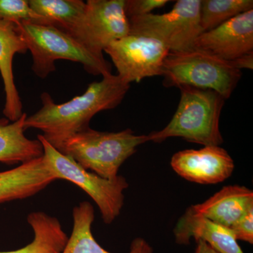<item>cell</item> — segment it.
Wrapping results in <instances>:
<instances>
[{
	"label": "cell",
	"mask_w": 253,
	"mask_h": 253,
	"mask_svg": "<svg viewBox=\"0 0 253 253\" xmlns=\"http://www.w3.org/2000/svg\"><path fill=\"white\" fill-rule=\"evenodd\" d=\"M253 9V0H201L200 26L206 32Z\"/></svg>",
	"instance_id": "ffe728a7"
},
{
	"label": "cell",
	"mask_w": 253,
	"mask_h": 253,
	"mask_svg": "<svg viewBox=\"0 0 253 253\" xmlns=\"http://www.w3.org/2000/svg\"><path fill=\"white\" fill-rule=\"evenodd\" d=\"M27 114L14 122L0 119V163L15 165L28 162L44 156L42 144L38 139L25 136L24 123Z\"/></svg>",
	"instance_id": "e0dca14e"
},
{
	"label": "cell",
	"mask_w": 253,
	"mask_h": 253,
	"mask_svg": "<svg viewBox=\"0 0 253 253\" xmlns=\"http://www.w3.org/2000/svg\"><path fill=\"white\" fill-rule=\"evenodd\" d=\"M168 0H125V12L127 18L151 14L169 2Z\"/></svg>",
	"instance_id": "7402d4cb"
},
{
	"label": "cell",
	"mask_w": 253,
	"mask_h": 253,
	"mask_svg": "<svg viewBox=\"0 0 253 253\" xmlns=\"http://www.w3.org/2000/svg\"><path fill=\"white\" fill-rule=\"evenodd\" d=\"M73 218L72 233L63 253H112L101 247L93 236L94 209L90 203L83 201L74 207ZM128 253H154V250L146 240L136 238L131 241Z\"/></svg>",
	"instance_id": "2e32d148"
},
{
	"label": "cell",
	"mask_w": 253,
	"mask_h": 253,
	"mask_svg": "<svg viewBox=\"0 0 253 253\" xmlns=\"http://www.w3.org/2000/svg\"><path fill=\"white\" fill-rule=\"evenodd\" d=\"M194 49L228 62L253 52V9L231 18L195 40Z\"/></svg>",
	"instance_id": "30bf717a"
},
{
	"label": "cell",
	"mask_w": 253,
	"mask_h": 253,
	"mask_svg": "<svg viewBox=\"0 0 253 253\" xmlns=\"http://www.w3.org/2000/svg\"><path fill=\"white\" fill-rule=\"evenodd\" d=\"M236 239L253 244V209L240 218L231 228Z\"/></svg>",
	"instance_id": "603a6c76"
},
{
	"label": "cell",
	"mask_w": 253,
	"mask_h": 253,
	"mask_svg": "<svg viewBox=\"0 0 253 253\" xmlns=\"http://www.w3.org/2000/svg\"><path fill=\"white\" fill-rule=\"evenodd\" d=\"M146 142V135H136L130 129L109 132L89 127L70 136L55 149L86 170L111 180L117 177L120 168L135 154L136 148Z\"/></svg>",
	"instance_id": "3957f363"
},
{
	"label": "cell",
	"mask_w": 253,
	"mask_h": 253,
	"mask_svg": "<svg viewBox=\"0 0 253 253\" xmlns=\"http://www.w3.org/2000/svg\"><path fill=\"white\" fill-rule=\"evenodd\" d=\"M169 51V48L156 38L129 33L104 50L117 69L118 77L129 84L162 76L163 62Z\"/></svg>",
	"instance_id": "9c48e42d"
},
{
	"label": "cell",
	"mask_w": 253,
	"mask_h": 253,
	"mask_svg": "<svg viewBox=\"0 0 253 253\" xmlns=\"http://www.w3.org/2000/svg\"><path fill=\"white\" fill-rule=\"evenodd\" d=\"M170 163L176 174L201 184L222 182L230 177L235 168L230 155L219 146L179 151L173 155Z\"/></svg>",
	"instance_id": "8fae6325"
},
{
	"label": "cell",
	"mask_w": 253,
	"mask_h": 253,
	"mask_svg": "<svg viewBox=\"0 0 253 253\" xmlns=\"http://www.w3.org/2000/svg\"><path fill=\"white\" fill-rule=\"evenodd\" d=\"M56 180L44 156L0 172V204L31 197Z\"/></svg>",
	"instance_id": "7c38bea8"
},
{
	"label": "cell",
	"mask_w": 253,
	"mask_h": 253,
	"mask_svg": "<svg viewBox=\"0 0 253 253\" xmlns=\"http://www.w3.org/2000/svg\"><path fill=\"white\" fill-rule=\"evenodd\" d=\"M163 85L166 87L190 86L211 89L228 99L242 76L231 62L193 49L169 51L162 67Z\"/></svg>",
	"instance_id": "5b68a950"
},
{
	"label": "cell",
	"mask_w": 253,
	"mask_h": 253,
	"mask_svg": "<svg viewBox=\"0 0 253 253\" xmlns=\"http://www.w3.org/2000/svg\"><path fill=\"white\" fill-rule=\"evenodd\" d=\"M201 0H178L169 12L128 18L129 34L156 38L169 48L181 51L193 49L202 33L200 26Z\"/></svg>",
	"instance_id": "52a82bcc"
},
{
	"label": "cell",
	"mask_w": 253,
	"mask_h": 253,
	"mask_svg": "<svg viewBox=\"0 0 253 253\" xmlns=\"http://www.w3.org/2000/svg\"><path fill=\"white\" fill-rule=\"evenodd\" d=\"M129 33L125 0H88L81 19L67 34L91 54L104 59L105 49Z\"/></svg>",
	"instance_id": "ba28073f"
},
{
	"label": "cell",
	"mask_w": 253,
	"mask_h": 253,
	"mask_svg": "<svg viewBox=\"0 0 253 253\" xmlns=\"http://www.w3.org/2000/svg\"><path fill=\"white\" fill-rule=\"evenodd\" d=\"M27 220L34 233L31 244L0 253H63L69 237L57 218L44 212H33L28 214Z\"/></svg>",
	"instance_id": "ac0fdd59"
},
{
	"label": "cell",
	"mask_w": 253,
	"mask_h": 253,
	"mask_svg": "<svg viewBox=\"0 0 253 253\" xmlns=\"http://www.w3.org/2000/svg\"><path fill=\"white\" fill-rule=\"evenodd\" d=\"M191 208L200 215L231 229L253 209V191L243 186H226L205 202Z\"/></svg>",
	"instance_id": "9a60e30c"
},
{
	"label": "cell",
	"mask_w": 253,
	"mask_h": 253,
	"mask_svg": "<svg viewBox=\"0 0 253 253\" xmlns=\"http://www.w3.org/2000/svg\"><path fill=\"white\" fill-rule=\"evenodd\" d=\"M94 82L80 96L56 104L47 92L41 94L42 106L26 118L25 129L42 131L44 139L56 149L68 137L88 129L91 118L101 111L117 107L129 90L130 84L112 73Z\"/></svg>",
	"instance_id": "6da1fadb"
},
{
	"label": "cell",
	"mask_w": 253,
	"mask_h": 253,
	"mask_svg": "<svg viewBox=\"0 0 253 253\" xmlns=\"http://www.w3.org/2000/svg\"><path fill=\"white\" fill-rule=\"evenodd\" d=\"M33 57L32 70L44 79L56 71L55 61L68 60L81 63L93 76L111 73V64L97 57L82 46L72 37L53 26L25 21L16 23Z\"/></svg>",
	"instance_id": "277c9868"
},
{
	"label": "cell",
	"mask_w": 253,
	"mask_h": 253,
	"mask_svg": "<svg viewBox=\"0 0 253 253\" xmlns=\"http://www.w3.org/2000/svg\"><path fill=\"white\" fill-rule=\"evenodd\" d=\"M196 243H197V246L194 253H218L204 241H198Z\"/></svg>",
	"instance_id": "d4e9b609"
},
{
	"label": "cell",
	"mask_w": 253,
	"mask_h": 253,
	"mask_svg": "<svg viewBox=\"0 0 253 253\" xmlns=\"http://www.w3.org/2000/svg\"><path fill=\"white\" fill-rule=\"evenodd\" d=\"M232 64L234 67L239 70H242L244 68L246 69L253 70V52L251 54L245 55L242 57L232 61Z\"/></svg>",
	"instance_id": "cb8c5ba5"
},
{
	"label": "cell",
	"mask_w": 253,
	"mask_h": 253,
	"mask_svg": "<svg viewBox=\"0 0 253 253\" xmlns=\"http://www.w3.org/2000/svg\"><path fill=\"white\" fill-rule=\"evenodd\" d=\"M31 9L41 18V25L68 33L81 19L86 1L83 0H28Z\"/></svg>",
	"instance_id": "d6986e66"
},
{
	"label": "cell",
	"mask_w": 253,
	"mask_h": 253,
	"mask_svg": "<svg viewBox=\"0 0 253 253\" xmlns=\"http://www.w3.org/2000/svg\"><path fill=\"white\" fill-rule=\"evenodd\" d=\"M176 244L187 246L191 239L204 241L218 253H244L230 229L200 215L190 206L174 229Z\"/></svg>",
	"instance_id": "4fadbf2b"
},
{
	"label": "cell",
	"mask_w": 253,
	"mask_h": 253,
	"mask_svg": "<svg viewBox=\"0 0 253 253\" xmlns=\"http://www.w3.org/2000/svg\"><path fill=\"white\" fill-rule=\"evenodd\" d=\"M0 21L40 24L41 18L31 9L28 0H0Z\"/></svg>",
	"instance_id": "44dd1931"
},
{
	"label": "cell",
	"mask_w": 253,
	"mask_h": 253,
	"mask_svg": "<svg viewBox=\"0 0 253 253\" xmlns=\"http://www.w3.org/2000/svg\"><path fill=\"white\" fill-rule=\"evenodd\" d=\"M179 89L180 101L170 122L161 130L146 135L148 141L161 143L168 138L181 137L204 146L222 144L219 118L226 99L211 89L190 86Z\"/></svg>",
	"instance_id": "7a4b0ae2"
},
{
	"label": "cell",
	"mask_w": 253,
	"mask_h": 253,
	"mask_svg": "<svg viewBox=\"0 0 253 253\" xmlns=\"http://www.w3.org/2000/svg\"><path fill=\"white\" fill-rule=\"evenodd\" d=\"M38 139L42 144L46 163L57 179L71 181L79 186L97 205L105 224H111L124 205L123 192L129 186L126 178L118 175L111 180L88 172L72 158L55 149L42 134L38 136Z\"/></svg>",
	"instance_id": "8992f818"
},
{
	"label": "cell",
	"mask_w": 253,
	"mask_h": 253,
	"mask_svg": "<svg viewBox=\"0 0 253 253\" xmlns=\"http://www.w3.org/2000/svg\"><path fill=\"white\" fill-rule=\"evenodd\" d=\"M27 46L20 34L17 25L0 21V74L4 83L5 118L14 122L23 115V104L15 84L13 61L16 54H25Z\"/></svg>",
	"instance_id": "5bb4252c"
}]
</instances>
